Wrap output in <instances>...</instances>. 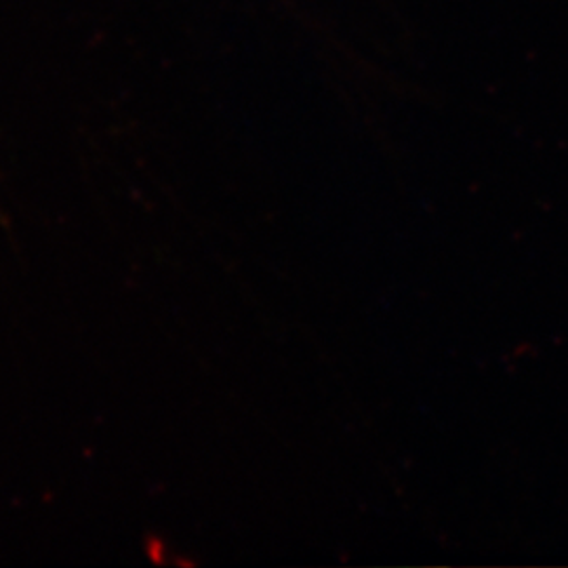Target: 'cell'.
I'll return each mask as SVG.
<instances>
[]
</instances>
